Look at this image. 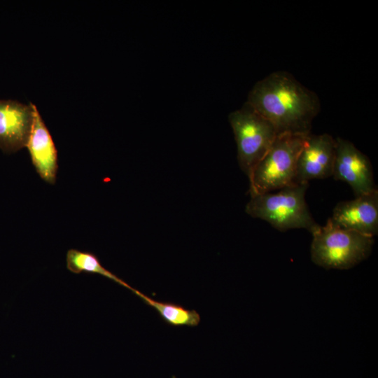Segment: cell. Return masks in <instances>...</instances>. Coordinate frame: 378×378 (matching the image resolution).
<instances>
[{"instance_id":"6da1fadb","label":"cell","mask_w":378,"mask_h":378,"mask_svg":"<svg viewBox=\"0 0 378 378\" xmlns=\"http://www.w3.org/2000/svg\"><path fill=\"white\" fill-rule=\"evenodd\" d=\"M246 104L267 119L278 134H310L312 121L321 108L316 94L284 71L257 82Z\"/></svg>"},{"instance_id":"7a4b0ae2","label":"cell","mask_w":378,"mask_h":378,"mask_svg":"<svg viewBox=\"0 0 378 378\" xmlns=\"http://www.w3.org/2000/svg\"><path fill=\"white\" fill-rule=\"evenodd\" d=\"M308 186V183H294L276 192L251 196L246 212L281 232L301 228L312 233L318 225L305 200Z\"/></svg>"},{"instance_id":"3957f363","label":"cell","mask_w":378,"mask_h":378,"mask_svg":"<svg viewBox=\"0 0 378 378\" xmlns=\"http://www.w3.org/2000/svg\"><path fill=\"white\" fill-rule=\"evenodd\" d=\"M312 234V260L326 269L355 266L370 255L374 244V237L340 227L330 218Z\"/></svg>"},{"instance_id":"277c9868","label":"cell","mask_w":378,"mask_h":378,"mask_svg":"<svg viewBox=\"0 0 378 378\" xmlns=\"http://www.w3.org/2000/svg\"><path fill=\"white\" fill-rule=\"evenodd\" d=\"M306 136L288 133L277 135L248 176L251 196L279 190L295 183L298 158Z\"/></svg>"},{"instance_id":"5b68a950","label":"cell","mask_w":378,"mask_h":378,"mask_svg":"<svg viewBox=\"0 0 378 378\" xmlns=\"http://www.w3.org/2000/svg\"><path fill=\"white\" fill-rule=\"evenodd\" d=\"M237 146L239 166L248 176L276 138L274 127L248 104L229 115Z\"/></svg>"},{"instance_id":"8992f818","label":"cell","mask_w":378,"mask_h":378,"mask_svg":"<svg viewBox=\"0 0 378 378\" xmlns=\"http://www.w3.org/2000/svg\"><path fill=\"white\" fill-rule=\"evenodd\" d=\"M336 148L332 176L347 183L356 197L377 190L371 162L355 145L346 139H335Z\"/></svg>"},{"instance_id":"52a82bcc","label":"cell","mask_w":378,"mask_h":378,"mask_svg":"<svg viewBox=\"0 0 378 378\" xmlns=\"http://www.w3.org/2000/svg\"><path fill=\"white\" fill-rule=\"evenodd\" d=\"M335 148V139L328 134L307 135L298 158L295 183L332 176Z\"/></svg>"},{"instance_id":"ba28073f","label":"cell","mask_w":378,"mask_h":378,"mask_svg":"<svg viewBox=\"0 0 378 378\" xmlns=\"http://www.w3.org/2000/svg\"><path fill=\"white\" fill-rule=\"evenodd\" d=\"M330 218L340 227L374 237L378 233L377 189L337 203Z\"/></svg>"},{"instance_id":"9c48e42d","label":"cell","mask_w":378,"mask_h":378,"mask_svg":"<svg viewBox=\"0 0 378 378\" xmlns=\"http://www.w3.org/2000/svg\"><path fill=\"white\" fill-rule=\"evenodd\" d=\"M33 105L0 99V148L5 153L26 147L33 122Z\"/></svg>"},{"instance_id":"30bf717a","label":"cell","mask_w":378,"mask_h":378,"mask_svg":"<svg viewBox=\"0 0 378 378\" xmlns=\"http://www.w3.org/2000/svg\"><path fill=\"white\" fill-rule=\"evenodd\" d=\"M31 130L26 145L36 172L46 182L55 184L58 169L57 151L37 107L34 104Z\"/></svg>"},{"instance_id":"8fae6325","label":"cell","mask_w":378,"mask_h":378,"mask_svg":"<svg viewBox=\"0 0 378 378\" xmlns=\"http://www.w3.org/2000/svg\"><path fill=\"white\" fill-rule=\"evenodd\" d=\"M133 293L141 299L146 304L155 309L160 317L170 326L195 327L201 321L200 315L195 310L187 309L174 303L157 301L136 289H134Z\"/></svg>"},{"instance_id":"7c38bea8","label":"cell","mask_w":378,"mask_h":378,"mask_svg":"<svg viewBox=\"0 0 378 378\" xmlns=\"http://www.w3.org/2000/svg\"><path fill=\"white\" fill-rule=\"evenodd\" d=\"M66 262L67 270L72 273L98 274L128 288L132 293L134 290V288L102 266L99 258L92 253L71 248L66 253Z\"/></svg>"}]
</instances>
